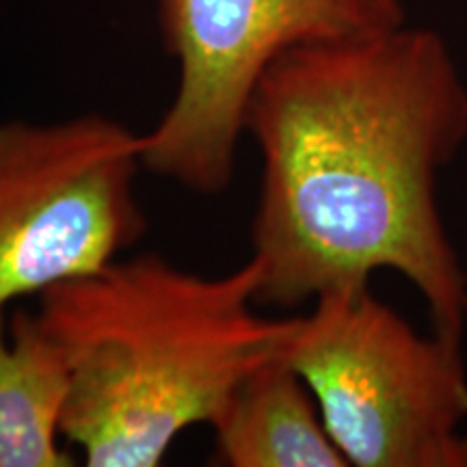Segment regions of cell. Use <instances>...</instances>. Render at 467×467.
<instances>
[{"label": "cell", "instance_id": "obj_3", "mask_svg": "<svg viewBox=\"0 0 467 467\" xmlns=\"http://www.w3.org/2000/svg\"><path fill=\"white\" fill-rule=\"evenodd\" d=\"M279 358L306 381L348 465L467 467L461 340L420 336L370 285L312 301Z\"/></svg>", "mask_w": 467, "mask_h": 467}, {"label": "cell", "instance_id": "obj_7", "mask_svg": "<svg viewBox=\"0 0 467 467\" xmlns=\"http://www.w3.org/2000/svg\"><path fill=\"white\" fill-rule=\"evenodd\" d=\"M66 355L35 309L0 307V467H72L61 433Z\"/></svg>", "mask_w": 467, "mask_h": 467}, {"label": "cell", "instance_id": "obj_8", "mask_svg": "<svg viewBox=\"0 0 467 467\" xmlns=\"http://www.w3.org/2000/svg\"><path fill=\"white\" fill-rule=\"evenodd\" d=\"M465 282H467V268H465ZM465 323H467V299H465Z\"/></svg>", "mask_w": 467, "mask_h": 467}, {"label": "cell", "instance_id": "obj_1", "mask_svg": "<svg viewBox=\"0 0 467 467\" xmlns=\"http://www.w3.org/2000/svg\"><path fill=\"white\" fill-rule=\"evenodd\" d=\"M244 132L262 159L249 255L260 306L394 271L435 334L463 337L465 266L437 182L467 141V83L440 33L402 25L288 50L262 74Z\"/></svg>", "mask_w": 467, "mask_h": 467}, {"label": "cell", "instance_id": "obj_6", "mask_svg": "<svg viewBox=\"0 0 467 467\" xmlns=\"http://www.w3.org/2000/svg\"><path fill=\"white\" fill-rule=\"evenodd\" d=\"M213 459L230 467H347L317 399L279 353L236 385L210 424Z\"/></svg>", "mask_w": 467, "mask_h": 467}, {"label": "cell", "instance_id": "obj_2", "mask_svg": "<svg viewBox=\"0 0 467 467\" xmlns=\"http://www.w3.org/2000/svg\"><path fill=\"white\" fill-rule=\"evenodd\" d=\"M258 288L251 258L210 277L139 254L37 296L69 368L61 433L85 465L156 467L184 431L217 420L295 327L255 309Z\"/></svg>", "mask_w": 467, "mask_h": 467}, {"label": "cell", "instance_id": "obj_5", "mask_svg": "<svg viewBox=\"0 0 467 467\" xmlns=\"http://www.w3.org/2000/svg\"><path fill=\"white\" fill-rule=\"evenodd\" d=\"M141 169L143 134L109 115L0 124V307L141 241Z\"/></svg>", "mask_w": 467, "mask_h": 467}, {"label": "cell", "instance_id": "obj_4", "mask_svg": "<svg viewBox=\"0 0 467 467\" xmlns=\"http://www.w3.org/2000/svg\"><path fill=\"white\" fill-rule=\"evenodd\" d=\"M178 67L171 102L143 134V167L197 195L232 184L262 74L288 50L407 25L402 0H154Z\"/></svg>", "mask_w": 467, "mask_h": 467}]
</instances>
